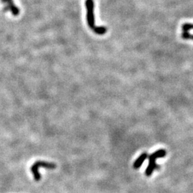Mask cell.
I'll return each instance as SVG.
<instances>
[{"mask_svg":"<svg viewBox=\"0 0 193 193\" xmlns=\"http://www.w3.org/2000/svg\"><path fill=\"white\" fill-rule=\"evenodd\" d=\"M85 7L87 9V22L88 26L96 35H103L107 32L105 26H97L95 25V2L93 0H86Z\"/></svg>","mask_w":193,"mask_h":193,"instance_id":"obj_1","label":"cell"},{"mask_svg":"<svg viewBox=\"0 0 193 193\" xmlns=\"http://www.w3.org/2000/svg\"><path fill=\"white\" fill-rule=\"evenodd\" d=\"M166 155V151L165 149H159V150L154 152L152 154L149 156V164L148 167L145 170V175L148 177L152 175V174L155 170V169L158 167L156 163V160L158 158H164Z\"/></svg>","mask_w":193,"mask_h":193,"instance_id":"obj_2","label":"cell"},{"mask_svg":"<svg viewBox=\"0 0 193 193\" xmlns=\"http://www.w3.org/2000/svg\"><path fill=\"white\" fill-rule=\"evenodd\" d=\"M39 167H44L47 169H50V170H52V169H55L57 167L56 164L52 163V162H47L45 161H37L35 162V163L33 164L32 167H31V172L33 174L34 176V179L35 181H40L41 180V175L40 173L39 172L38 169Z\"/></svg>","mask_w":193,"mask_h":193,"instance_id":"obj_3","label":"cell"},{"mask_svg":"<svg viewBox=\"0 0 193 193\" xmlns=\"http://www.w3.org/2000/svg\"><path fill=\"white\" fill-rule=\"evenodd\" d=\"M4 6V10L9 12L13 16H16L20 14V9L16 6L13 0H0Z\"/></svg>","mask_w":193,"mask_h":193,"instance_id":"obj_4","label":"cell"},{"mask_svg":"<svg viewBox=\"0 0 193 193\" xmlns=\"http://www.w3.org/2000/svg\"><path fill=\"white\" fill-rule=\"evenodd\" d=\"M148 154L147 153H142L141 155L138 157L137 160L134 161V162L133 163V167L134 169H136V170L137 169H139V167H141L142 164H143L144 160H145L146 159L148 158Z\"/></svg>","mask_w":193,"mask_h":193,"instance_id":"obj_5","label":"cell"},{"mask_svg":"<svg viewBox=\"0 0 193 193\" xmlns=\"http://www.w3.org/2000/svg\"><path fill=\"white\" fill-rule=\"evenodd\" d=\"M193 30V25L192 24H189V23H185L182 26V32H188V31Z\"/></svg>","mask_w":193,"mask_h":193,"instance_id":"obj_6","label":"cell"},{"mask_svg":"<svg viewBox=\"0 0 193 193\" xmlns=\"http://www.w3.org/2000/svg\"><path fill=\"white\" fill-rule=\"evenodd\" d=\"M182 37L184 40H193V35L188 33L187 32H182Z\"/></svg>","mask_w":193,"mask_h":193,"instance_id":"obj_7","label":"cell"}]
</instances>
